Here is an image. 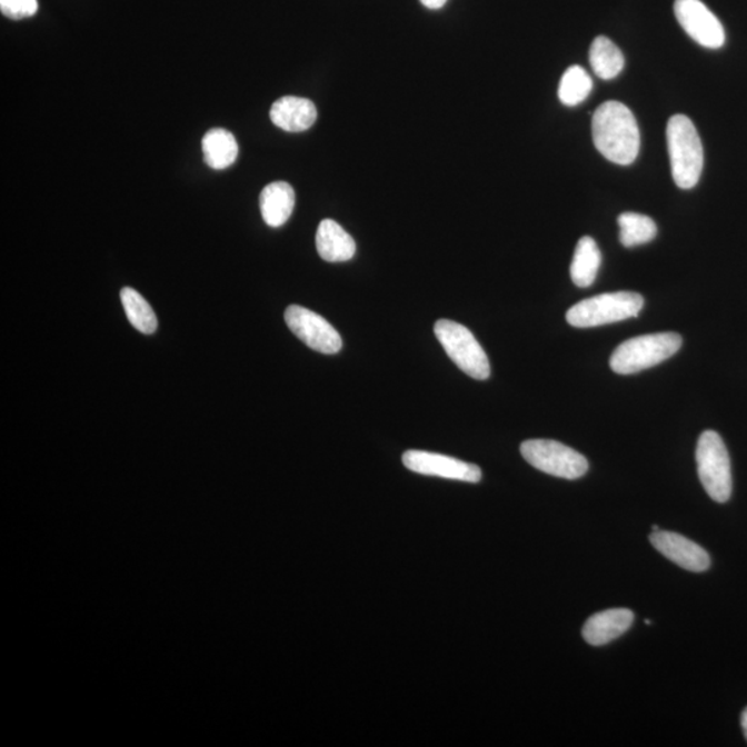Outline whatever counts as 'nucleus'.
Returning a JSON list of instances; mask_svg holds the SVG:
<instances>
[{"label":"nucleus","instance_id":"obj_4","mask_svg":"<svg viewBox=\"0 0 747 747\" xmlns=\"http://www.w3.org/2000/svg\"><path fill=\"white\" fill-rule=\"evenodd\" d=\"M644 308V298L637 292H610L585 299L566 313L571 327L591 328L612 325L637 317Z\"/></svg>","mask_w":747,"mask_h":747},{"label":"nucleus","instance_id":"obj_17","mask_svg":"<svg viewBox=\"0 0 747 747\" xmlns=\"http://www.w3.org/2000/svg\"><path fill=\"white\" fill-rule=\"evenodd\" d=\"M601 262L602 255L597 242L591 237H581L577 242L574 260L570 265L571 281L580 288L590 287L597 279Z\"/></svg>","mask_w":747,"mask_h":747},{"label":"nucleus","instance_id":"obj_7","mask_svg":"<svg viewBox=\"0 0 747 747\" xmlns=\"http://www.w3.org/2000/svg\"><path fill=\"white\" fill-rule=\"evenodd\" d=\"M520 452L531 467L552 477L574 480L588 471L587 458L557 440H526L520 445Z\"/></svg>","mask_w":747,"mask_h":747},{"label":"nucleus","instance_id":"obj_11","mask_svg":"<svg viewBox=\"0 0 747 747\" xmlns=\"http://www.w3.org/2000/svg\"><path fill=\"white\" fill-rule=\"evenodd\" d=\"M649 540L661 556L670 559L671 562H675L685 570L700 574V571L710 568L711 560L709 554H707L705 548L696 545V542L687 539V537L675 534V531L658 530L653 531Z\"/></svg>","mask_w":747,"mask_h":747},{"label":"nucleus","instance_id":"obj_12","mask_svg":"<svg viewBox=\"0 0 747 747\" xmlns=\"http://www.w3.org/2000/svg\"><path fill=\"white\" fill-rule=\"evenodd\" d=\"M634 614L630 609H607L592 615L582 627V638L594 647H601L619 638L631 627Z\"/></svg>","mask_w":747,"mask_h":747},{"label":"nucleus","instance_id":"obj_21","mask_svg":"<svg viewBox=\"0 0 747 747\" xmlns=\"http://www.w3.org/2000/svg\"><path fill=\"white\" fill-rule=\"evenodd\" d=\"M592 90V79L588 76L585 68L571 66L560 78L558 88V98L565 106H579L590 96Z\"/></svg>","mask_w":747,"mask_h":747},{"label":"nucleus","instance_id":"obj_18","mask_svg":"<svg viewBox=\"0 0 747 747\" xmlns=\"http://www.w3.org/2000/svg\"><path fill=\"white\" fill-rule=\"evenodd\" d=\"M590 64L598 78L610 81L625 68V56L609 38L597 37L590 48Z\"/></svg>","mask_w":747,"mask_h":747},{"label":"nucleus","instance_id":"obj_1","mask_svg":"<svg viewBox=\"0 0 747 747\" xmlns=\"http://www.w3.org/2000/svg\"><path fill=\"white\" fill-rule=\"evenodd\" d=\"M592 140L608 161L630 166L639 152V128L630 109L619 101H607L592 117Z\"/></svg>","mask_w":747,"mask_h":747},{"label":"nucleus","instance_id":"obj_23","mask_svg":"<svg viewBox=\"0 0 747 747\" xmlns=\"http://www.w3.org/2000/svg\"><path fill=\"white\" fill-rule=\"evenodd\" d=\"M446 2L447 0H421V3L426 6V8L431 10H438L444 8Z\"/></svg>","mask_w":747,"mask_h":747},{"label":"nucleus","instance_id":"obj_24","mask_svg":"<svg viewBox=\"0 0 747 747\" xmlns=\"http://www.w3.org/2000/svg\"><path fill=\"white\" fill-rule=\"evenodd\" d=\"M740 726H743L745 738L747 740V707L743 713V717H740Z\"/></svg>","mask_w":747,"mask_h":747},{"label":"nucleus","instance_id":"obj_9","mask_svg":"<svg viewBox=\"0 0 747 747\" xmlns=\"http://www.w3.org/2000/svg\"><path fill=\"white\" fill-rule=\"evenodd\" d=\"M675 13L683 30L700 47L720 49L726 43L720 20L700 0H676Z\"/></svg>","mask_w":747,"mask_h":747},{"label":"nucleus","instance_id":"obj_16","mask_svg":"<svg viewBox=\"0 0 747 747\" xmlns=\"http://www.w3.org/2000/svg\"><path fill=\"white\" fill-rule=\"evenodd\" d=\"M203 160L217 171L233 166L239 157V145L233 133L222 128H213L202 139Z\"/></svg>","mask_w":747,"mask_h":747},{"label":"nucleus","instance_id":"obj_14","mask_svg":"<svg viewBox=\"0 0 747 747\" xmlns=\"http://www.w3.org/2000/svg\"><path fill=\"white\" fill-rule=\"evenodd\" d=\"M316 248L326 262H347L355 257L353 237L343 230L336 220L325 219L317 229Z\"/></svg>","mask_w":747,"mask_h":747},{"label":"nucleus","instance_id":"obj_8","mask_svg":"<svg viewBox=\"0 0 747 747\" xmlns=\"http://www.w3.org/2000/svg\"><path fill=\"white\" fill-rule=\"evenodd\" d=\"M288 328L316 352L336 355L342 349V338L325 317L307 308L291 305L286 310Z\"/></svg>","mask_w":747,"mask_h":747},{"label":"nucleus","instance_id":"obj_22","mask_svg":"<svg viewBox=\"0 0 747 747\" xmlns=\"http://www.w3.org/2000/svg\"><path fill=\"white\" fill-rule=\"evenodd\" d=\"M38 9V0H0V11L11 20L36 16Z\"/></svg>","mask_w":747,"mask_h":747},{"label":"nucleus","instance_id":"obj_5","mask_svg":"<svg viewBox=\"0 0 747 747\" xmlns=\"http://www.w3.org/2000/svg\"><path fill=\"white\" fill-rule=\"evenodd\" d=\"M696 464L706 494L717 502L728 501L733 495L731 461L720 435L715 431L700 435L696 447Z\"/></svg>","mask_w":747,"mask_h":747},{"label":"nucleus","instance_id":"obj_2","mask_svg":"<svg viewBox=\"0 0 747 747\" xmlns=\"http://www.w3.org/2000/svg\"><path fill=\"white\" fill-rule=\"evenodd\" d=\"M671 175L680 189L689 190L698 185L704 171V146L693 121L687 116H673L666 129Z\"/></svg>","mask_w":747,"mask_h":747},{"label":"nucleus","instance_id":"obj_20","mask_svg":"<svg viewBox=\"0 0 747 747\" xmlns=\"http://www.w3.org/2000/svg\"><path fill=\"white\" fill-rule=\"evenodd\" d=\"M121 302L130 325L136 330L146 333V336H151L157 331L158 320L155 310L138 291L124 287L121 291Z\"/></svg>","mask_w":747,"mask_h":747},{"label":"nucleus","instance_id":"obj_3","mask_svg":"<svg viewBox=\"0 0 747 747\" xmlns=\"http://www.w3.org/2000/svg\"><path fill=\"white\" fill-rule=\"evenodd\" d=\"M683 347V337L676 332L648 333L627 339L615 349L610 369L621 376L636 374L670 359Z\"/></svg>","mask_w":747,"mask_h":747},{"label":"nucleus","instance_id":"obj_25","mask_svg":"<svg viewBox=\"0 0 747 747\" xmlns=\"http://www.w3.org/2000/svg\"><path fill=\"white\" fill-rule=\"evenodd\" d=\"M645 625H648V626H649V625H650V620H649V619L645 620Z\"/></svg>","mask_w":747,"mask_h":747},{"label":"nucleus","instance_id":"obj_19","mask_svg":"<svg viewBox=\"0 0 747 747\" xmlns=\"http://www.w3.org/2000/svg\"><path fill=\"white\" fill-rule=\"evenodd\" d=\"M622 247L633 248L648 245L658 235V226L647 215L621 213L618 219Z\"/></svg>","mask_w":747,"mask_h":747},{"label":"nucleus","instance_id":"obj_13","mask_svg":"<svg viewBox=\"0 0 747 747\" xmlns=\"http://www.w3.org/2000/svg\"><path fill=\"white\" fill-rule=\"evenodd\" d=\"M270 120L286 132H305L317 120L316 106L308 99L286 96L271 106Z\"/></svg>","mask_w":747,"mask_h":747},{"label":"nucleus","instance_id":"obj_10","mask_svg":"<svg viewBox=\"0 0 747 747\" xmlns=\"http://www.w3.org/2000/svg\"><path fill=\"white\" fill-rule=\"evenodd\" d=\"M405 467L410 471L439 477L445 479L461 480V482L478 484L482 479V471L475 464L464 462L457 458L436 455V452L422 450H409L404 455Z\"/></svg>","mask_w":747,"mask_h":747},{"label":"nucleus","instance_id":"obj_15","mask_svg":"<svg viewBox=\"0 0 747 747\" xmlns=\"http://www.w3.org/2000/svg\"><path fill=\"white\" fill-rule=\"evenodd\" d=\"M259 203L266 225L280 228L291 218L296 208V191L287 182L270 183L260 192Z\"/></svg>","mask_w":747,"mask_h":747},{"label":"nucleus","instance_id":"obj_6","mask_svg":"<svg viewBox=\"0 0 747 747\" xmlns=\"http://www.w3.org/2000/svg\"><path fill=\"white\" fill-rule=\"evenodd\" d=\"M435 336L458 369L479 381L490 377V363L474 333L466 326L451 320H439L435 325Z\"/></svg>","mask_w":747,"mask_h":747}]
</instances>
